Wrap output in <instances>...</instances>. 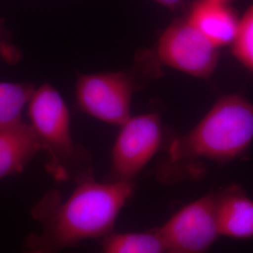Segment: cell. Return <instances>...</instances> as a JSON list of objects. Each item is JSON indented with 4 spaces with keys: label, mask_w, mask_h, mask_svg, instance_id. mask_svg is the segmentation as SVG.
Segmentation results:
<instances>
[{
    "label": "cell",
    "mask_w": 253,
    "mask_h": 253,
    "mask_svg": "<svg viewBox=\"0 0 253 253\" xmlns=\"http://www.w3.org/2000/svg\"><path fill=\"white\" fill-rule=\"evenodd\" d=\"M156 56L182 73L206 78L216 68L217 48L186 19L174 22L163 32Z\"/></svg>",
    "instance_id": "7"
},
{
    "label": "cell",
    "mask_w": 253,
    "mask_h": 253,
    "mask_svg": "<svg viewBox=\"0 0 253 253\" xmlns=\"http://www.w3.org/2000/svg\"><path fill=\"white\" fill-rule=\"evenodd\" d=\"M4 30H3V27H2V21H0V50H3L4 52L9 51V49H5L6 48V44L4 42Z\"/></svg>",
    "instance_id": "15"
},
{
    "label": "cell",
    "mask_w": 253,
    "mask_h": 253,
    "mask_svg": "<svg viewBox=\"0 0 253 253\" xmlns=\"http://www.w3.org/2000/svg\"><path fill=\"white\" fill-rule=\"evenodd\" d=\"M100 253H167L157 229L140 233L112 232L101 240Z\"/></svg>",
    "instance_id": "11"
},
{
    "label": "cell",
    "mask_w": 253,
    "mask_h": 253,
    "mask_svg": "<svg viewBox=\"0 0 253 253\" xmlns=\"http://www.w3.org/2000/svg\"><path fill=\"white\" fill-rule=\"evenodd\" d=\"M157 231L167 253H213L212 247L219 237L214 193L181 208Z\"/></svg>",
    "instance_id": "6"
},
{
    "label": "cell",
    "mask_w": 253,
    "mask_h": 253,
    "mask_svg": "<svg viewBox=\"0 0 253 253\" xmlns=\"http://www.w3.org/2000/svg\"><path fill=\"white\" fill-rule=\"evenodd\" d=\"M137 86L132 71L82 74L76 83L77 103L92 118L121 126L130 118Z\"/></svg>",
    "instance_id": "4"
},
{
    "label": "cell",
    "mask_w": 253,
    "mask_h": 253,
    "mask_svg": "<svg viewBox=\"0 0 253 253\" xmlns=\"http://www.w3.org/2000/svg\"><path fill=\"white\" fill-rule=\"evenodd\" d=\"M27 108L30 126L47 157V171L54 179L76 183L93 177L90 153L73 140L70 112L60 93L42 84L35 88Z\"/></svg>",
    "instance_id": "3"
},
{
    "label": "cell",
    "mask_w": 253,
    "mask_h": 253,
    "mask_svg": "<svg viewBox=\"0 0 253 253\" xmlns=\"http://www.w3.org/2000/svg\"><path fill=\"white\" fill-rule=\"evenodd\" d=\"M187 20L217 48L234 42L239 25V19L225 3L210 0L196 2Z\"/></svg>",
    "instance_id": "10"
},
{
    "label": "cell",
    "mask_w": 253,
    "mask_h": 253,
    "mask_svg": "<svg viewBox=\"0 0 253 253\" xmlns=\"http://www.w3.org/2000/svg\"><path fill=\"white\" fill-rule=\"evenodd\" d=\"M210 1H215V2H220V3H225L226 4L227 1H229V0H210Z\"/></svg>",
    "instance_id": "16"
},
{
    "label": "cell",
    "mask_w": 253,
    "mask_h": 253,
    "mask_svg": "<svg viewBox=\"0 0 253 253\" xmlns=\"http://www.w3.org/2000/svg\"><path fill=\"white\" fill-rule=\"evenodd\" d=\"M156 1L162 4L164 7L172 9H176L183 2V0H156Z\"/></svg>",
    "instance_id": "14"
},
{
    "label": "cell",
    "mask_w": 253,
    "mask_h": 253,
    "mask_svg": "<svg viewBox=\"0 0 253 253\" xmlns=\"http://www.w3.org/2000/svg\"><path fill=\"white\" fill-rule=\"evenodd\" d=\"M215 217L219 236L253 238V199L239 186L214 192Z\"/></svg>",
    "instance_id": "8"
},
{
    "label": "cell",
    "mask_w": 253,
    "mask_h": 253,
    "mask_svg": "<svg viewBox=\"0 0 253 253\" xmlns=\"http://www.w3.org/2000/svg\"><path fill=\"white\" fill-rule=\"evenodd\" d=\"M120 126L107 181L133 182L163 145V126L155 114L130 117Z\"/></svg>",
    "instance_id": "5"
},
{
    "label": "cell",
    "mask_w": 253,
    "mask_h": 253,
    "mask_svg": "<svg viewBox=\"0 0 253 253\" xmlns=\"http://www.w3.org/2000/svg\"><path fill=\"white\" fill-rule=\"evenodd\" d=\"M75 184L68 198L59 190H49L31 208L41 232L27 236L23 253H62L84 240L103 238L114 232L134 191V182L100 183L89 177Z\"/></svg>",
    "instance_id": "1"
},
{
    "label": "cell",
    "mask_w": 253,
    "mask_h": 253,
    "mask_svg": "<svg viewBox=\"0 0 253 253\" xmlns=\"http://www.w3.org/2000/svg\"><path fill=\"white\" fill-rule=\"evenodd\" d=\"M233 44L237 59L253 71V3L239 20L238 30Z\"/></svg>",
    "instance_id": "13"
},
{
    "label": "cell",
    "mask_w": 253,
    "mask_h": 253,
    "mask_svg": "<svg viewBox=\"0 0 253 253\" xmlns=\"http://www.w3.org/2000/svg\"><path fill=\"white\" fill-rule=\"evenodd\" d=\"M253 141V104L238 96L225 97L190 132L171 141L157 179L172 185L197 178L205 162H230L244 153Z\"/></svg>",
    "instance_id": "2"
},
{
    "label": "cell",
    "mask_w": 253,
    "mask_h": 253,
    "mask_svg": "<svg viewBox=\"0 0 253 253\" xmlns=\"http://www.w3.org/2000/svg\"><path fill=\"white\" fill-rule=\"evenodd\" d=\"M34 90L27 83L0 82V128L22 121V113Z\"/></svg>",
    "instance_id": "12"
},
{
    "label": "cell",
    "mask_w": 253,
    "mask_h": 253,
    "mask_svg": "<svg viewBox=\"0 0 253 253\" xmlns=\"http://www.w3.org/2000/svg\"><path fill=\"white\" fill-rule=\"evenodd\" d=\"M39 152L42 145L30 124L0 128V178L23 172Z\"/></svg>",
    "instance_id": "9"
}]
</instances>
